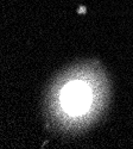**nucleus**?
I'll return each mask as SVG.
<instances>
[{
    "mask_svg": "<svg viewBox=\"0 0 133 149\" xmlns=\"http://www.w3.org/2000/svg\"><path fill=\"white\" fill-rule=\"evenodd\" d=\"M90 104V92L83 84L72 82L62 93V105L71 115H80Z\"/></svg>",
    "mask_w": 133,
    "mask_h": 149,
    "instance_id": "f257e3e1",
    "label": "nucleus"
}]
</instances>
